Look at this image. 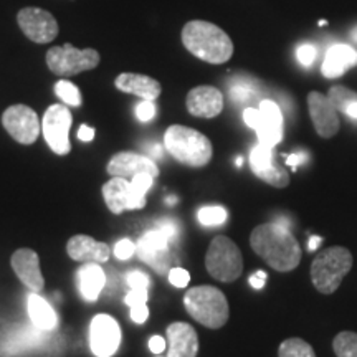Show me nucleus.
<instances>
[{"label":"nucleus","instance_id":"393cba45","mask_svg":"<svg viewBox=\"0 0 357 357\" xmlns=\"http://www.w3.org/2000/svg\"><path fill=\"white\" fill-rule=\"evenodd\" d=\"M29 316L35 328L40 331H52L58 324L55 310L48 305L47 300L35 293L29 296Z\"/></svg>","mask_w":357,"mask_h":357},{"label":"nucleus","instance_id":"9b49d317","mask_svg":"<svg viewBox=\"0 0 357 357\" xmlns=\"http://www.w3.org/2000/svg\"><path fill=\"white\" fill-rule=\"evenodd\" d=\"M17 22L25 37L35 43H50L58 35V22L50 12L38 7H26L17 13Z\"/></svg>","mask_w":357,"mask_h":357},{"label":"nucleus","instance_id":"cd10ccee","mask_svg":"<svg viewBox=\"0 0 357 357\" xmlns=\"http://www.w3.org/2000/svg\"><path fill=\"white\" fill-rule=\"evenodd\" d=\"M333 349L337 357H357V333H339L333 341Z\"/></svg>","mask_w":357,"mask_h":357},{"label":"nucleus","instance_id":"423d86ee","mask_svg":"<svg viewBox=\"0 0 357 357\" xmlns=\"http://www.w3.org/2000/svg\"><path fill=\"white\" fill-rule=\"evenodd\" d=\"M205 268L222 283H231L243 273V257L240 248L229 236L218 235L208 245L205 255Z\"/></svg>","mask_w":357,"mask_h":357},{"label":"nucleus","instance_id":"2eb2a0df","mask_svg":"<svg viewBox=\"0 0 357 357\" xmlns=\"http://www.w3.org/2000/svg\"><path fill=\"white\" fill-rule=\"evenodd\" d=\"M169 248L171 242L162 230L153 229L146 231L136 245V253L144 263L154 268L159 275H166L169 270Z\"/></svg>","mask_w":357,"mask_h":357},{"label":"nucleus","instance_id":"6e6552de","mask_svg":"<svg viewBox=\"0 0 357 357\" xmlns=\"http://www.w3.org/2000/svg\"><path fill=\"white\" fill-rule=\"evenodd\" d=\"M243 121L255 129L258 142L275 147L283 139V114L280 106L271 100H263L260 108H245Z\"/></svg>","mask_w":357,"mask_h":357},{"label":"nucleus","instance_id":"9d476101","mask_svg":"<svg viewBox=\"0 0 357 357\" xmlns=\"http://www.w3.org/2000/svg\"><path fill=\"white\" fill-rule=\"evenodd\" d=\"M2 124L13 139L24 146L33 144L42 131L38 114L25 105H13L3 111Z\"/></svg>","mask_w":357,"mask_h":357},{"label":"nucleus","instance_id":"4468645a","mask_svg":"<svg viewBox=\"0 0 357 357\" xmlns=\"http://www.w3.org/2000/svg\"><path fill=\"white\" fill-rule=\"evenodd\" d=\"M307 111H310L312 126H314L318 136L323 139L334 137L341 129V119L339 111L328 96L319 91H311L307 95Z\"/></svg>","mask_w":357,"mask_h":357},{"label":"nucleus","instance_id":"a19ab883","mask_svg":"<svg viewBox=\"0 0 357 357\" xmlns=\"http://www.w3.org/2000/svg\"><path fill=\"white\" fill-rule=\"evenodd\" d=\"M248 281H250V284H252V288L261 289L266 283V273L265 271H257V273H253L252 276H250Z\"/></svg>","mask_w":357,"mask_h":357},{"label":"nucleus","instance_id":"ddd939ff","mask_svg":"<svg viewBox=\"0 0 357 357\" xmlns=\"http://www.w3.org/2000/svg\"><path fill=\"white\" fill-rule=\"evenodd\" d=\"M250 169L258 178L276 187V189H283L289 184V174L278 164L275 149L271 146L258 142L253 147L252 153H250Z\"/></svg>","mask_w":357,"mask_h":357},{"label":"nucleus","instance_id":"58836bf2","mask_svg":"<svg viewBox=\"0 0 357 357\" xmlns=\"http://www.w3.org/2000/svg\"><path fill=\"white\" fill-rule=\"evenodd\" d=\"M147 289H131L124 298V303L128 306H139V305H146L147 303Z\"/></svg>","mask_w":357,"mask_h":357},{"label":"nucleus","instance_id":"c756f323","mask_svg":"<svg viewBox=\"0 0 357 357\" xmlns=\"http://www.w3.org/2000/svg\"><path fill=\"white\" fill-rule=\"evenodd\" d=\"M227 211L220 205H208V207H202L197 213L199 222L205 227H218L223 225L227 220Z\"/></svg>","mask_w":357,"mask_h":357},{"label":"nucleus","instance_id":"a211bd4d","mask_svg":"<svg viewBox=\"0 0 357 357\" xmlns=\"http://www.w3.org/2000/svg\"><path fill=\"white\" fill-rule=\"evenodd\" d=\"M187 109L195 118L212 119L223 111V95L215 86L202 84L190 89L185 100Z\"/></svg>","mask_w":357,"mask_h":357},{"label":"nucleus","instance_id":"f704fd0d","mask_svg":"<svg viewBox=\"0 0 357 357\" xmlns=\"http://www.w3.org/2000/svg\"><path fill=\"white\" fill-rule=\"evenodd\" d=\"M126 281L128 284L131 287V289H147L149 288V276L146 273H142L139 270L129 271L126 275Z\"/></svg>","mask_w":357,"mask_h":357},{"label":"nucleus","instance_id":"20e7f679","mask_svg":"<svg viewBox=\"0 0 357 357\" xmlns=\"http://www.w3.org/2000/svg\"><path fill=\"white\" fill-rule=\"evenodd\" d=\"M184 306L190 318L208 329H220L230 316L225 294L215 287H195L184 294Z\"/></svg>","mask_w":357,"mask_h":357},{"label":"nucleus","instance_id":"f8f14e48","mask_svg":"<svg viewBox=\"0 0 357 357\" xmlns=\"http://www.w3.org/2000/svg\"><path fill=\"white\" fill-rule=\"evenodd\" d=\"M121 344V328L109 314H98L89 324V347L96 357H111Z\"/></svg>","mask_w":357,"mask_h":357},{"label":"nucleus","instance_id":"49530a36","mask_svg":"<svg viewBox=\"0 0 357 357\" xmlns=\"http://www.w3.org/2000/svg\"><path fill=\"white\" fill-rule=\"evenodd\" d=\"M321 242H323V240H321V236H311L310 245H307V248H310L311 252H314V250L318 248L319 245H321Z\"/></svg>","mask_w":357,"mask_h":357},{"label":"nucleus","instance_id":"39448f33","mask_svg":"<svg viewBox=\"0 0 357 357\" xmlns=\"http://www.w3.org/2000/svg\"><path fill=\"white\" fill-rule=\"evenodd\" d=\"M352 253L344 247L326 248L311 263V281L323 294H333L352 268Z\"/></svg>","mask_w":357,"mask_h":357},{"label":"nucleus","instance_id":"a878e982","mask_svg":"<svg viewBox=\"0 0 357 357\" xmlns=\"http://www.w3.org/2000/svg\"><path fill=\"white\" fill-rule=\"evenodd\" d=\"M329 100L339 113L346 114L347 118L357 119V93L346 86H333L329 89Z\"/></svg>","mask_w":357,"mask_h":357},{"label":"nucleus","instance_id":"7c9ffc66","mask_svg":"<svg viewBox=\"0 0 357 357\" xmlns=\"http://www.w3.org/2000/svg\"><path fill=\"white\" fill-rule=\"evenodd\" d=\"M255 86L250 82H240V79H236L235 83L230 84V98L231 101L236 102V105H245V102H248L253 96H255Z\"/></svg>","mask_w":357,"mask_h":357},{"label":"nucleus","instance_id":"dca6fc26","mask_svg":"<svg viewBox=\"0 0 357 357\" xmlns=\"http://www.w3.org/2000/svg\"><path fill=\"white\" fill-rule=\"evenodd\" d=\"M102 197L108 208L116 215L124 211H136L146 205V197H141L132 190L131 182L123 177H113L102 185Z\"/></svg>","mask_w":357,"mask_h":357},{"label":"nucleus","instance_id":"f257e3e1","mask_svg":"<svg viewBox=\"0 0 357 357\" xmlns=\"http://www.w3.org/2000/svg\"><path fill=\"white\" fill-rule=\"evenodd\" d=\"M250 245L268 266L280 273L293 271L301 261L300 242L294 238L288 227L276 222L263 223L253 229L250 235Z\"/></svg>","mask_w":357,"mask_h":357},{"label":"nucleus","instance_id":"f03ea898","mask_svg":"<svg viewBox=\"0 0 357 357\" xmlns=\"http://www.w3.org/2000/svg\"><path fill=\"white\" fill-rule=\"evenodd\" d=\"M182 43L192 55L211 65L227 63L234 55V42L220 26L192 20L182 29Z\"/></svg>","mask_w":357,"mask_h":357},{"label":"nucleus","instance_id":"4be33fe9","mask_svg":"<svg viewBox=\"0 0 357 357\" xmlns=\"http://www.w3.org/2000/svg\"><path fill=\"white\" fill-rule=\"evenodd\" d=\"M357 66V50L346 43H336L326 52L321 73L328 79L342 77L347 70Z\"/></svg>","mask_w":357,"mask_h":357},{"label":"nucleus","instance_id":"f3484780","mask_svg":"<svg viewBox=\"0 0 357 357\" xmlns=\"http://www.w3.org/2000/svg\"><path fill=\"white\" fill-rule=\"evenodd\" d=\"M109 176L113 177H123L126 181H131L136 176L141 174H149V176L158 177L159 169L158 164L153 158L147 155L136 154V153H118L109 159L108 167H106Z\"/></svg>","mask_w":357,"mask_h":357},{"label":"nucleus","instance_id":"5701e85b","mask_svg":"<svg viewBox=\"0 0 357 357\" xmlns=\"http://www.w3.org/2000/svg\"><path fill=\"white\" fill-rule=\"evenodd\" d=\"M114 84L119 91L149 101L158 100L160 96V91H162V86H160L158 79L139 73H121L116 78Z\"/></svg>","mask_w":357,"mask_h":357},{"label":"nucleus","instance_id":"1a4fd4ad","mask_svg":"<svg viewBox=\"0 0 357 357\" xmlns=\"http://www.w3.org/2000/svg\"><path fill=\"white\" fill-rule=\"evenodd\" d=\"M71 111L68 106L52 105L45 111L42 121V132L47 144L58 155H66L71 151L70 144V128H71Z\"/></svg>","mask_w":357,"mask_h":357},{"label":"nucleus","instance_id":"412c9836","mask_svg":"<svg viewBox=\"0 0 357 357\" xmlns=\"http://www.w3.org/2000/svg\"><path fill=\"white\" fill-rule=\"evenodd\" d=\"M167 341V357H197L199 337L190 324L181 323V321L169 324Z\"/></svg>","mask_w":357,"mask_h":357},{"label":"nucleus","instance_id":"c03bdc74","mask_svg":"<svg viewBox=\"0 0 357 357\" xmlns=\"http://www.w3.org/2000/svg\"><path fill=\"white\" fill-rule=\"evenodd\" d=\"M78 137L83 142L93 141V139H95V129L86 126V124H83V126H79V129H78Z\"/></svg>","mask_w":357,"mask_h":357},{"label":"nucleus","instance_id":"bb28decb","mask_svg":"<svg viewBox=\"0 0 357 357\" xmlns=\"http://www.w3.org/2000/svg\"><path fill=\"white\" fill-rule=\"evenodd\" d=\"M278 357H316V352L303 339L289 337L280 344Z\"/></svg>","mask_w":357,"mask_h":357},{"label":"nucleus","instance_id":"a18cd8bd","mask_svg":"<svg viewBox=\"0 0 357 357\" xmlns=\"http://www.w3.org/2000/svg\"><path fill=\"white\" fill-rule=\"evenodd\" d=\"M149 154H151V158L159 159V158H162V149H160L159 144H151L149 146Z\"/></svg>","mask_w":357,"mask_h":357},{"label":"nucleus","instance_id":"c85d7f7f","mask_svg":"<svg viewBox=\"0 0 357 357\" xmlns=\"http://www.w3.org/2000/svg\"><path fill=\"white\" fill-rule=\"evenodd\" d=\"M55 95L60 98L66 106H75V108H78L83 102L79 88L71 82H66V79H60V82L55 84Z\"/></svg>","mask_w":357,"mask_h":357},{"label":"nucleus","instance_id":"37998d69","mask_svg":"<svg viewBox=\"0 0 357 357\" xmlns=\"http://www.w3.org/2000/svg\"><path fill=\"white\" fill-rule=\"evenodd\" d=\"M307 160V154L306 153H296V154H291L287 158V164L289 167H298L301 166V164H305Z\"/></svg>","mask_w":357,"mask_h":357},{"label":"nucleus","instance_id":"7ed1b4c3","mask_svg":"<svg viewBox=\"0 0 357 357\" xmlns=\"http://www.w3.org/2000/svg\"><path fill=\"white\" fill-rule=\"evenodd\" d=\"M164 146L177 162L189 167H204L211 162L213 149L212 142L195 129L172 124L164 134Z\"/></svg>","mask_w":357,"mask_h":357},{"label":"nucleus","instance_id":"aec40b11","mask_svg":"<svg viewBox=\"0 0 357 357\" xmlns=\"http://www.w3.org/2000/svg\"><path fill=\"white\" fill-rule=\"evenodd\" d=\"M66 253L71 260L82 263H105L109 260V245L96 242L88 235H75L66 243Z\"/></svg>","mask_w":357,"mask_h":357},{"label":"nucleus","instance_id":"4c0bfd02","mask_svg":"<svg viewBox=\"0 0 357 357\" xmlns=\"http://www.w3.org/2000/svg\"><path fill=\"white\" fill-rule=\"evenodd\" d=\"M169 281H171L176 288H185L190 281V275L189 271L184 270V268H172V270L169 271Z\"/></svg>","mask_w":357,"mask_h":357},{"label":"nucleus","instance_id":"6ab92c4d","mask_svg":"<svg viewBox=\"0 0 357 357\" xmlns=\"http://www.w3.org/2000/svg\"><path fill=\"white\" fill-rule=\"evenodd\" d=\"M12 268L17 278L25 284L30 291L40 293L45 287V280L40 270V260L37 252L30 248H20L12 255Z\"/></svg>","mask_w":357,"mask_h":357},{"label":"nucleus","instance_id":"79ce46f5","mask_svg":"<svg viewBox=\"0 0 357 357\" xmlns=\"http://www.w3.org/2000/svg\"><path fill=\"white\" fill-rule=\"evenodd\" d=\"M149 349L154 352V354H160L164 349H166V341L160 336H153L149 339Z\"/></svg>","mask_w":357,"mask_h":357},{"label":"nucleus","instance_id":"b1692460","mask_svg":"<svg viewBox=\"0 0 357 357\" xmlns=\"http://www.w3.org/2000/svg\"><path fill=\"white\" fill-rule=\"evenodd\" d=\"M78 287L86 301H96L101 289L105 288L106 276L100 263H84L78 270Z\"/></svg>","mask_w":357,"mask_h":357},{"label":"nucleus","instance_id":"0eeeda50","mask_svg":"<svg viewBox=\"0 0 357 357\" xmlns=\"http://www.w3.org/2000/svg\"><path fill=\"white\" fill-rule=\"evenodd\" d=\"M47 66L58 77H75L83 71L95 70L100 65V53L93 48L79 50L73 45L65 43L63 47H52L47 52Z\"/></svg>","mask_w":357,"mask_h":357},{"label":"nucleus","instance_id":"c9c22d12","mask_svg":"<svg viewBox=\"0 0 357 357\" xmlns=\"http://www.w3.org/2000/svg\"><path fill=\"white\" fill-rule=\"evenodd\" d=\"M134 253H136V243L131 242L129 238H124L121 242L116 243L114 247V255L119 260H129Z\"/></svg>","mask_w":357,"mask_h":357},{"label":"nucleus","instance_id":"473e14b6","mask_svg":"<svg viewBox=\"0 0 357 357\" xmlns=\"http://www.w3.org/2000/svg\"><path fill=\"white\" fill-rule=\"evenodd\" d=\"M296 56H298V61L307 68V66L314 63L316 56H318V48H316L312 43H303L301 47L298 48Z\"/></svg>","mask_w":357,"mask_h":357},{"label":"nucleus","instance_id":"ea45409f","mask_svg":"<svg viewBox=\"0 0 357 357\" xmlns=\"http://www.w3.org/2000/svg\"><path fill=\"white\" fill-rule=\"evenodd\" d=\"M147 318H149V307H147V305H139V306L131 307V319L136 324L146 323Z\"/></svg>","mask_w":357,"mask_h":357},{"label":"nucleus","instance_id":"72a5a7b5","mask_svg":"<svg viewBox=\"0 0 357 357\" xmlns=\"http://www.w3.org/2000/svg\"><path fill=\"white\" fill-rule=\"evenodd\" d=\"M155 229L162 230L171 243L177 242V238H178V223L174 220V218H160V220H158V223H155Z\"/></svg>","mask_w":357,"mask_h":357},{"label":"nucleus","instance_id":"e433bc0d","mask_svg":"<svg viewBox=\"0 0 357 357\" xmlns=\"http://www.w3.org/2000/svg\"><path fill=\"white\" fill-rule=\"evenodd\" d=\"M136 116L139 118V121L147 123L155 116V105L154 101L149 100H141L139 105L136 106Z\"/></svg>","mask_w":357,"mask_h":357},{"label":"nucleus","instance_id":"de8ad7c7","mask_svg":"<svg viewBox=\"0 0 357 357\" xmlns=\"http://www.w3.org/2000/svg\"><path fill=\"white\" fill-rule=\"evenodd\" d=\"M176 200H177V199H176V197H169V199H167V202H169V204H171V205H172V204H176Z\"/></svg>","mask_w":357,"mask_h":357},{"label":"nucleus","instance_id":"2f4dec72","mask_svg":"<svg viewBox=\"0 0 357 357\" xmlns=\"http://www.w3.org/2000/svg\"><path fill=\"white\" fill-rule=\"evenodd\" d=\"M154 178L153 176H149V174H141V176H136L134 178H131V187L132 190L136 192L137 195H141V197H146L147 190L151 189L154 184Z\"/></svg>","mask_w":357,"mask_h":357}]
</instances>
